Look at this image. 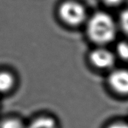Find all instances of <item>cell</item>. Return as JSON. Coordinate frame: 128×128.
Segmentation results:
<instances>
[{"mask_svg":"<svg viewBox=\"0 0 128 128\" xmlns=\"http://www.w3.org/2000/svg\"><path fill=\"white\" fill-rule=\"evenodd\" d=\"M116 24L108 14L103 12L94 14L88 23V34L98 44L111 42L116 35Z\"/></svg>","mask_w":128,"mask_h":128,"instance_id":"cell-1","label":"cell"},{"mask_svg":"<svg viewBox=\"0 0 128 128\" xmlns=\"http://www.w3.org/2000/svg\"><path fill=\"white\" fill-rule=\"evenodd\" d=\"M59 14L63 21L71 26H77L84 21L86 11L84 7L75 1H67L61 4Z\"/></svg>","mask_w":128,"mask_h":128,"instance_id":"cell-2","label":"cell"},{"mask_svg":"<svg viewBox=\"0 0 128 128\" xmlns=\"http://www.w3.org/2000/svg\"><path fill=\"white\" fill-rule=\"evenodd\" d=\"M108 82L113 91L121 95H128V71L114 70L110 74Z\"/></svg>","mask_w":128,"mask_h":128,"instance_id":"cell-3","label":"cell"},{"mask_svg":"<svg viewBox=\"0 0 128 128\" xmlns=\"http://www.w3.org/2000/svg\"><path fill=\"white\" fill-rule=\"evenodd\" d=\"M90 60L95 66L101 69L110 68L113 66L115 62L113 54L105 49H97L92 51Z\"/></svg>","mask_w":128,"mask_h":128,"instance_id":"cell-4","label":"cell"},{"mask_svg":"<svg viewBox=\"0 0 128 128\" xmlns=\"http://www.w3.org/2000/svg\"><path fill=\"white\" fill-rule=\"evenodd\" d=\"M14 78L12 75L7 72H0V92L9 91L12 87Z\"/></svg>","mask_w":128,"mask_h":128,"instance_id":"cell-5","label":"cell"},{"mask_svg":"<svg viewBox=\"0 0 128 128\" xmlns=\"http://www.w3.org/2000/svg\"><path fill=\"white\" fill-rule=\"evenodd\" d=\"M28 128H56V126L52 119L44 117L35 120Z\"/></svg>","mask_w":128,"mask_h":128,"instance_id":"cell-6","label":"cell"},{"mask_svg":"<svg viewBox=\"0 0 128 128\" xmlns=\"http://www.w3.org/2000/svg\"><path fill=\"white\" fill-rule=\"evenodd\" d=\"M117 52L121 58L128 60V42H120L117 46Z\"/></svg>","mask_w":128,"mask_h":128,"instance_id":"cell-7","label":"cell"},{"mask_svg":"<svg viewBox=\"0 0 128 128\" xmlns=\"http://www.w3.org/2000/svg\"><path fill=\"white\" fill-rule=\"evenodd\" d=\"M120 25L123 32L128 35V9L122 11L120 14Z\"/></svg>","mask_w":128,"mask_h":128,"instance_id":"cell-8","label":"cell"},{"mask_svg":"<svg viewBox=\"0 0 128 128\" xmlns=\"http://www.w3.org/2000/svg\"><path fill=\"white\" fill-rule=\"evenodd\" d=\"M1 128H24L22 122L15 119L5 120L2 122Z\"/></svg>","mask_w":128,"mask_h":128,"instance_id":"cell-9","label":"cell"},{"mask_svg":"<svg viewBox=\"0 0 128 128\" xmlns=\"http://www.w3.org/2000/svg\"><path fill=\"white\" fill-rule=\"evenodd\" d=\"M104 4L110 7H116L119 6L123 0H101Z\"/></svg>","mask_w":128,"mask_h":128,"instance_id":"cell-10","label":"cell"},{"mask_svg":"<svg viewBox=\"0 0 128 128\" xmlns=\"http://www.w3.org/2000/svg\"><path fill=\"white\" fill-rule=\"evenodd\" d=\"M108 128H128V124L124 122H117L109 126Z\"/></svg>","mask_w":128,"mask_h":128,"instance_id":"cell-11","label":"cell"}]
</instances>
